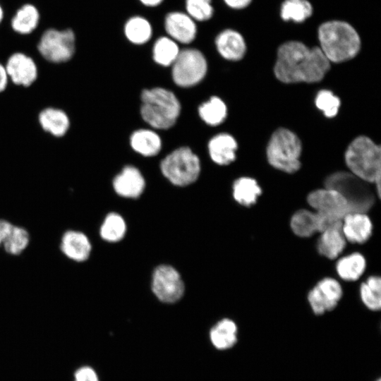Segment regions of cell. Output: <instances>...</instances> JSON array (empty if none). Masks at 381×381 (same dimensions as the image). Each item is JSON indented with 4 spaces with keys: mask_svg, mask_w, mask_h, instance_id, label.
Listing matches in <instances>:
<instances>
[{
    "mask_svg": "<svg viewBox=\"0 0 381 381\" xmlns=\"http://www.w3.org/2000/svg\"><path fill=\"white\" fill-rule=\"evenodd\" d=\"M329 68L330 62L319 47L291 40L279 47L274 73L284 83H313L322 80Z\"/></svg>",
    "mask_w": 381,
    "mask_h": 381,
    "instance_id": "1",
    "label": "cell"
},
{
    "mask_svg": "<svg viewBox=\"0 0 381 381\" xmlns=\"http://www.w3.org/2000/svg\"><path fill=\"white\" fill-rule=\"evenodd\" d=\"M126 231V226L122 217L111 212L105 217L100 227V236L107 241L116 242L123 238Z\"/></svg>",
    "mask_w": 381,
    "mask_h": 381,
    "instance_id": "33",
    "label": "cell"
},
{
    "mask_svg": "<svg viewBox=\"0 0 381 381\" xmlns=\"http://www.w3.org/2000/svg\"><path fill=\"white\" fill-rule=\"evenodd\" d=\"M360 294L362 302L369 310H379L381 308V279L378 276H370L361 284Z\"/></svg>",
    "mask_w": 381,
    "mask_h": 381,
    "instance_id": "32",
    "label": "cell"
},
{
    "mask_svg": "<svg viewBox=\"0 0 381 381\" xmlns=\"http://www.w3.org/2000/svg\"><path fill=\"white\" fill-rule=\"evenodd\" d=\"M301 142L292 131L284 128L276 130L267 144L266 155L274 168L292 174L301 167Z\"/></svg>",
    "mask_w": 381,
    "mask_h": 381,
    "instance_id": "6",
    "label": "cell"
},
{
    "mask_svg": "<svg viewBox=\"0 0 381 381\" xmlns=\"http://www.w3.org/2000/svg\"><path fill=\"white\" fill-rule=\"evenodd\" d=\"M145 179L140 171L133 166L125 167L113 181L116 193L125 198H138L144 190Z\"/></svg>",
    "mask_w": 381,
    "mask_h": 381,
    "instance_id": "19",
    "label": "cell"
},
{
    "mask_svg": "<svg viewBox=\"0 0 381 381\" xmlns=\"http://www.w3.org/2000/svg\"><path fill=\"white\" fill-rule=\"evenodd\" d=\"M179 52L178 43L168 36L159 37L152 47L154 61L164 66L172 65Z\"/></svg>",
    "mask_w": 381,
    "mask_h": 381,
    "instance_id": "29",
    "label": "cell"
},
{
    "mask_svg": "<svg viewBox=\"0 0 381 381\" xmlns=\"http://www.w3.org/2000/svg\"><path fill=\"white\" fill-rule=\"evenodd\" d=\"M341 296L340 284L333 278L327 277L309 291L308 300L313 312L320 315L336 308Z\"/></svg>",
    "mask_w": 381,
    "mask_h": 381,
    "instance_id": "14",
    "label": "cell"
},
{
    "mask_svg": "<svg viewBox=\"0 0 381 381\" xmlns=\"http://www.w3.org/2000/svg\"><path fill=\"white\" fill-rule=\"evenodd\" d=\"M10 85L9 78L4 66V64L0 61V94L4 93Z\"/></svg>",
    "mask_w": 381,
    "mask_h": 381,
    "instance_id": "38",
    "label": "cell"
},
{
    "mask_svg": "<svg viewBox=\"0 0 381 381\" xmlns=\"http://www.w3.org/2000/svg\"><path fill=\"white\" fill-rule=\"evenodd\" d=\"M60 248L69 259L83 262L89 258L92 246L87 236L78 231L69 230L61 238Z\"/></svg>",
    "mask_w": 381,
    "mask_h": 381,
    "instance_id": "20",
    "label": "cell"
},
{
    "mask_svg": "<svg viewBox=\"0 0 381 381\" xmlns=\"http://www.w3.org/2000/svg\"><path fill=\"white\" fill-rule=\"evenodd\" d=\"M35 52L42 61L52 65H64L75 57L78 34L72 26L42 27L36 34Z\"/></svg>",
    "mask_w": 381,
    "mask_h": 381,
    "instance_id": "3",
    "label": "cell"
},
{
    "mask_svg": "<svg viewBox=\"0 0 381 381\" xmlns=\"http://www.w3.org/2000/svg\"><path fill=\"white\" fill-rule=\"evenodd\" d=\"M123 32L126 37L131 43L143 44L150 40L152 27L150 22L145 17L133 16L126 21Z\"/></svg>",
    "mask_w": 381,
    "mask_h": 381,
    "instance_id": "26",
    "label": "cell"
},
{
    "mask_svg": "<svg viewBox=\"0 0 381 381\" xmlns=\"http://www.w3.org/2000/svg\"><path fill=\"white\" fill-rule=\"evenodd\" d=\"M37 122L45 134L56 139L65 137L71 126V118L64 109L47 106L39 111Z\"/></svg>",
    "mask_w": 381,
    "mask_h": 381,
    "instance_id": "15",
    "label": "cell"
},
{
    "mask_svg": "<svg viewBox=\"0 0 381 381\" xmlns=\"http://www.w3.org/2000/svg\"><path fill=\"white\" fill-rule=\"evenodd\" d=\"M42 22L43 14L40 7L34 1L27 0L12 10L5 25L18 37H30L40 31Z\"/></svg>",
    "mask_w": 381,
    "mask_h": 381,
    "instance_id": "10",
    "label": "cell"
},
{
    "mask_svg": "<svg viewBox=\"0 0 381 381\" xmlns=\"http://www.w3.org/2000/svg\"><path fill=\"white\" fill-rule=\"evenodd\" d=\"M160 168L163 175L178 186H188L197 180L200 172L198 157L188 147H181L162 159Z\"/></svg>",
    "mask_w": 381,
    "mask_h": 381,
    "instance_id": "8",
    "label": "cell"
},
{
    "mask_svg": "<svg viewBox=\"0 0 381 381\" xmlns=\"http://www.w3.org/2000/svg\"><path fill=\"white\" fill-rule=\"evenodd\" d=\"M313 14V6L308 0H284L279 15L284 21L302 23Z\"/></svg>",
    "mask_w": 381,
    "mask_h": 381,
    "instance_id": "25",
    "label": "cell"
},
{
    "mask_svg": "<svg viewBox=\"0 0 381 381\" xmlns=\"http://www.w3.org/2000/svg\"><path fill=\"white\" fill-rule=\"evenodd\" d=\"M8 18V11L3 1L0 0V28L5 24Z\"/></svg>",
    "mask_w": 381,
    "mask_h": 381,
    "instance_id": "41",
    "label": "cell"
},
{
    "mask_svg": "<svg viewBox=\"0 0 381 381\" xmlns=\"http://www.w3.org/2000/svg\"><path fill=\"white\" fill-rule=\"evenodd\" d=\"M223 1L230 8L241 10L247 8L253 0H223Z\"/></svg>",
    "mask_w": 381,
    "mask_h": 381,
    "instance_id": "40",
    "label": "cell"
},
{
    "mask_svg": "<svg viewBox=\"0 0 381 381\" xmlns=\"http://www.w3.org/2000/svg\"><path fill=\"white\" fill-rule=\"evenodd\" d=\"M186 13L195 22L210 20L214 15L212 0H186Z\"/></svg>",
    "mask_w": 381,
    "mask_h": 381,
    "instance_id": "35",
    "label": "cell"
},
{
    "mask_svg": "<svg viewBox=\"0 0 381 381\" xmlns=\"http://www.w3.org/2000/svg\"><path fill=\"white\" fill-rule=\"evenodd\" d=\"M376 381H381V380L379 378V379H377Z\"/></svg>",
    "mask_w": 381,
    "mask_h": 381,
    "instance_id": "43",
    "label": "cell"
},
{
    "mask_svg": "<svg viewBox=\"0 0 381 381\" xmlns=\"http://www.w3.org/2000/svg\"><path fill=\"white\" fill-rule=\"evenodd\" d=\"M130 144L135 152L146 157L157 155L162 148L160 137L149 129H140L133 132L130 138Z\"/></svg>",
    "mask_w": 381,
    "mask_h": 381,
    "instance_id": "24",
    "label": "cell"
},
{
    "mask_svg": "<svg viewBox=\"0 0 381 381\" xmlns=\"http://www.w3.org/2000/svg\"><path fill=\"white\" fill-rule=\"evenodd\" d=\"M152 290L158 299L164 303H174L184 292V284L179 272L170 265H162L154 271Z\"/></svg>",
    "mask_w": 381,
    "mask_h": 381,
    "instance_id": "13",
    "label": "cell"
},
{
    "mask_svg": "<svg viewBox=\"0 0 381 381\" xmlns=\"http://www.w3.org/2000/svg\"><path fill=\"white\" fill-rule=\"evenodd\" d=\"M140 2L147 7H156L160 5L163 0H139Z\"/></svg>",
    "mask_w": 381,
    "mask_h": 381,
    "instance_id": "42",
    "label": "cell"
},
{
    "mask_svg": "<svg viewBox=\"0 0 381 381\" xmlns=\"http://www.w3.org/2000/svg\"><path fill=\"white\" fill-rule=\"evenodd\" d=\"M345 162L356 176L367 183L376 185L380 195L381 150L370 138L365 135L356 138L348 146Z\"/></svg>",
    "mask_w": 381,
    "mask_h": 381,
    "instance_id": "4",
    "label": "cell"
},
{
    "mask_svg": "<svg viewBox=\"0 0 381 381\" xmlns=\"http://www.w3.org/2000/svg\"><path fill=\"white\" fill-rule=\"evenodd\" d=\"M315 105L327 118L335 116L341 104L340 99L332 92L327 90L319 91L315 97Z\"/></svg>",
    "mask_w": 381,
    "mask_h": 381,
    "instance_id": "36",
    "label": "cell"
},
{
    "mask_svg": "<svg viewBox=\"0 0 381 381\" xmlns=\"http://www.w3.org/2000/svg\"><path fill=\"white\" fill-rule=\"evenodd\" d=\"M238 327L231 319L219 320L210 331V339L212 345L219 350H226L237 342Z\"/></svg>",
    "mask_w": 381,
    "mask_h": 381,
    "instance_id": "23",
    "label": "cell"
},
{
    "mask_svg": "<svg viewBox=\"0 0 381 381\" xmlns=\"http://www.w3.org/2000/svg\"><path fill=\"white\" fill-rule=\"evenodd\" d=\"M339 276L346 281L358 279L365 269V258L358 253H353L341 258L337 263Z\"/></svg>",
    "mask_w": 381,
    "mask_h": 381,
    "instance_id": "28",
    "label": "cell"
},
{
    "mask_svg": "<svg viewBox=\"0 0 381 381\" xmlns=\"http://www.w3.org/2000/svg\"><path fill=\"white\" fill-rule=\"evenodd\" d=\"M13 226V225L8 221L0 219V246L3 245L4 242L7 238Z\"/></svg>",
    "mask_w": 381,
    "mask_h": 381,
    "instance_id": "39",
    "label": "cell"
},
{
    "mask_svg": "<svg viewBox=\"0 0 381 381\" xmlns=\"http://www.w3.org/2000/svg\"><path fill=\"white\" fill-rule=\"evenodd\" d=\"M294 233L301 237H309L318 231V217L315 212L301 210L294 213L291 219Z\"/></svg>",
    "mask_w": 381,
    "mask_h": 381,
    "instance_id": "31",
    "label": "cell"
},
{
    "mask_svg": "<svg viewBox=\"0 0 381 381\" xmlns=\"http://www.w3.org/2000/svg\"><path fill=\"white\" fill-rule=\"evenodd\" d=\"M164 25L168 37L177 43L189 44L195 39L196 22L186 12L176 11L168 13Z\"/></svg>",
    "mask_w": 381,
    "mask_h": 381,
    "instance_id": "16",
    "label": "cell"
},
{
    "mask_svg": "<svg viewBox=\"0 0 381 381\" xmlns=\"http://www.w3.org/2000/svg\"><path fill=\"white\" fill-rule=\"evenodd\" d=\"M200 118L208 125L215 126L222 123L227 115L225 103L218 97H212L198 108Z\"/></svg>",
    "mask_w": 381,
    "mask_h": 381,
    "instance_id": "30",
    "label": "cell"
},
{
    "mask_svg": "<svg viewBox=\"0 0 381 381\" xmlns=\"http://www.w3.org/2000/svg\"><path fill=\"white\" fill-rule=\"evenodd\" d=\"M262 190L255 179L241 177L233 184V196L236 202L243 206H251L257 202Z\"/></svg>",
    "mask_w": 381,
    "mask_h": 381,
    "instance_id": "27",
    "label": "cell"
},
{
    "mask_svg": "<svg viewBox=\"0 0 381 381\" xmlns=\"http://www.w3.org/2000/svg\"><path fill=\"white\" fill-rule=\"evenodd\" d=\"M307 200L317 214L333 220L342 221L351 212L346 199L333 189L315 190L309 193Z\"/></svg>",
    "mask_w": 381,
    "mask_h": 381,
    "instance_id": "12",
    "label": "cell"
},
{
    "mask_svg": "<svg viewBox=\"0 0 381 381\" xmlns=\"http://www.w3.org/2000/svg\"><path fill=\"white\" fill-rule=\"evenodd\" d=\"M207 70V60L203 54L197 49L186 48L180 50L172 64V78L180 87H191L204 78Z\"/></svg>",
    "mask_w": 381,
    "mask_h": 381,
    "instance_id": "9",
    "label": "cell"
},
{
    "mask_svg": "<svg viewBox=\"0 0 381 381\" xmlns=\"http://www.w3.org/2000/svg\"><path fill=\"white\" fill-rule=\"evenodd\" d=\"M320 49L329 62L341 63L354 58L361 47L356 28L342 20L322 23L318 29Z\"/></svg>",
    "mask_w": 381,
    "mask_h": 381,
    "instance_id": "2",
    "label": "cell"
},
{
    "mask_svg": "<svg viewBox=\"0 0 381 381\" xmlns=\"http://www.w3.org/2000/svg\"><path fill=\"white\" fill-rule=\"evenodd\" d=\"M4 66L10 83L13 86L28 88L38 79L39 67L35 59L23 51L11 53Z\"/></svg>",
    "mask_w": 381,
    "mask_h": 381,
    "instance_id": "11",
    "label": "cell"
},
{
    "mask_svg": "<svg viewBox=\"0 0 381 381\" xmlns=\"http://www.w3.org/2000/svg\"><path fill=\"white\" fill-rule=\"evenodd\" d=\"M73 381H99L95 370L90 366L84 365L75 370Z\"/></svg>",
    "mask_w": 381,
    "mask_h": 381,
    "instance_id": "37",
    "label": "cell"
},
{
    "mask_svg": "<svg viewBox=\"0 0 381 381\" xmlns=\"http://www.w3.org/2000/svg\"><path fill=\"white\" fill-rule=\"evenodd\" d=\"M372 222L365 212H351L342 219L341 231L346 239L353 243H363L370 236Z\"/></svg>",
    "mask_w": 381,
    "mask_h": 381,
    "instance_id": "18",
    "label": "cell"
},
{
    "mask_svg": "<svg viewBox=\"0 0 381 381\" xmlns=\"http://www.w3.org/2000/svg\"><path fill=\"white\" fill-rule=\"evenodd\" d=\"M346 246V238L341 226H334L322 231L317 248L319 253L329 259L337 258Z\"/></svg>",
    "mask_w": 381,
    "mask_h": 381,
    "instance_id": "22",
    "label": "cell"
},
{
    "mask_svg": "<svg viewBox=\"0 0 381 381\" xmlns=\"http://www.w3.org/2000/svg\"><path fill=\"white\" fill-rule=\"evenodd\" d=\"M219 54L229 61H239L245 56L247 47L243 36L237 30L227 28L221 31L215 38Z\"/></svg>",
    "mask_w": 381,
    "mask_h": 381,
    "instance_id": "17",
    "label": "cell"
},
{
    "mask_svg": "<svg viewBox=\"0 0 381 381\" xmlns=\"http://www.w3.org/2000/svg\"><path fill=\"white\" fill-rule=\"evenodd\" d=\"M237 147L235 138L229 133L216 135L208 143L210 157L219 165H227L234 162Z\"/></svg>",
    "mask_w": 381,
    "mask_h": 381,
    "instance_id": "21",
    "label": "cell"
},
{
    "mask_svg": "<svg viewBox=\"0 0 381 381\" xmlns=\"http://www.w3.org/2000/svg\"><path fill=\"white\" fill-rule=\"evenodd\" d=\"M29 241L30 235L27 230L13 225L3 246L8 253L16 255L21 253L27 248Z\"/></svg>",
    "mask_w": 381,
    "mask_h": 381,
    "instance_id": "34",
    "label": "cell"
},
{
    "mask_svg": "<svg viewBox=\"0 0 381 381\" xmlns=\"http://www.w3.org/2000/svg\"><path fill=\"white\" fill-rule=\"evenodd\" d=\"M181 104L176 95L163 87L144 90L141 93L140 114L150 126L168 129L176 123Z\"/></svg>",
    "mask_w": 381,
    "mask_h": 381,
    "instance_id": "5",
    "label": "cell"
},
{
    "mask_svg": "<svg viewBox=\"0 0 381 381\" xmlns=\"http://www.w3.org/2000/svg\"><path fill=\"white\" fill-rule=\"evenodd\" d=\"M325 186L339 192L349 203L351 212H365L374 203L375 197L368 183L352 173L335 172L327 177Z\"/></svg>",
    "mask_w": 381,
    "mask_h": 381,
    "instance_id": "7",
    "label": "cell"
}]
</instances>
